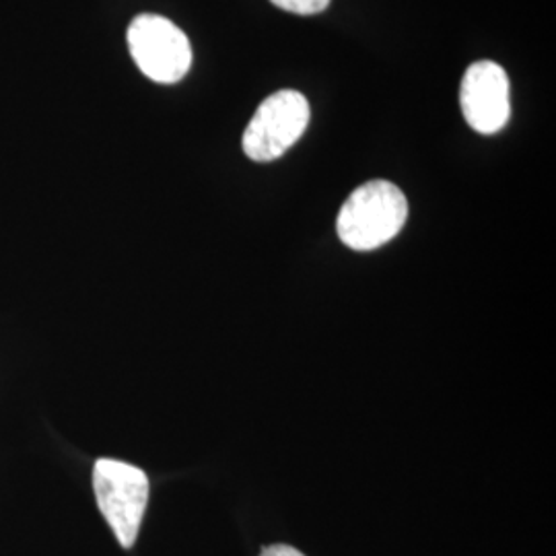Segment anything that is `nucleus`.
Returning <instances> with one entry per match:
<instances>
[{
	"label": "nucleus",
	"mask_w": 556,
	"mask_h": 556,
	"mask_svg": "<svg viewBox=\"0 0 556 556\" xmlns=\"http://www.w3.org/2000/svg\"><path fill=\"white\" fill-rule=\"evenodd\" d=\"M408 217V202L396 184L374 179L346 199L338 213V238L357 252H369L388 243L402 231Z\"/></svg>",
	"instance_id": "nucleus-1"
},
{
	"label": "nucleus",
	"mask_w": 556,
	"mask_h": 556,
	"mask_svg": "<svg viewBox=\"0 0 556 556\" xmlns=\"http://www.w3.org/2000/svg\"><path fill=\"white\" fill-rule=\"evenodd\" d=\"M93 491L100 511L119 544L130 548L137 542L149 503V478L132 464L98 459L93 468Z\"/></svg>",
	"instance_id": "nucleus-2"
},
{
	"label": "nucleus",
	"mask_w": 556,
	"mask_h": 556,
	"mask_svg": "<svg viewBox=\"0 0 556 556\" xmlns=\"http://www.w3.org/2000/svg\"><path fill=\"white\" fill-rule=\"evenodd\" d=\"M128 50L147 79L174 85L192 66V46L176 23L144 13L128 27Z\"/></svg>",
	"instance_id": "nucleus-3"
},
{
	"label": "nucleus",
	"mask_w": 556,
	"mask_h": 556,
	"mask_svg": "<svg viewBox=\"0 0 556 556\" xmlns=\"http://www.w3.org/2000/svg\"><path fill=\"white\" fill-rule=\"evenodd\" d=\"M309 103L293 89H282L260 103L243 132V151L252 161L268 163L282 157L309 124Z\"/></svg>",
	"instance_id": "nucleus-4"
},
{
	"label": "nucleus",
	"mask_w": 556,
	"mask_h": 556,
	"mask_svg": "<svg viewBox=\"0 0 556 556\" xmlns=\"http://www.w3.org/2000/svg\"><path fill=\"white\" fill-rule=\"evenodd\" d=\"M459 103L466 122L480 135H495L511 116L509 77L497 62H475L462 80Z\"/></svg>",
	"instance_id": "nucleus-5"
},
{
	"label": "nucleus",
	"mask_w": 556,
	"mask_h": 556,
	"mask_svg": "<svg viewBox=\"0 0 556 556\" xmlns=\"http://www.w3.org/2000/svg\"><path fill=\"white\" fill-rule=\"evenodd\" d=\"M278 9L295 15H318L328 9L330 0H270Z\"/></svg>",
	"instance_id": "nucleus-6"
},
{
	"label": "nucleus",
	"mask_w": 556,
	"mask_h": 556,
	"mask_svg": "<svg viewBox=\"0 0 556 556\" xmlns=\"http://www.w3.org/2000/svg\"><path fill=\"white\" fill-rule=\"evenodd\" d=\"M260 556H305L301 555L299 551H295L293 546H287V544H275V546H268L262 551Z\"/></svg>",
	"instance_id": "nucleus-7"
}]
</instances>
